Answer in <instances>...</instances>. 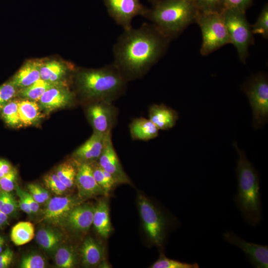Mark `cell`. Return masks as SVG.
I'll return each instance as SVG.
<instances>
[{"label":"cell","mask_w":268,"mask_h":268,"mask_svg":"<svg viewBox=\"0 0 268 268\" xmlns=\"http://www.w3.org/2000/svg\"><path fill=\"white\" fill-rule=\"evenodd\" d=\"M171 40L151 24L124 30L113 48V64L127 81L141 77L161 58Z\"/></svg>","instance_id":"obj_1"},{"label":"cell","mask_w":268,"mask_h":268,"mask_svg":"<svg viewBox=\"0 0 268 268\" xmlns=\"http://www.w3.org/2000/svg\"><path fill=\"white\" fill-rule=\"evenodd\" d=\"M44 182L48 190L58 196L64 195L69 190L56 173L45 176L44 178Z\"/></svg>","instance_id":"obj_35"},{"label":"cell","mask_w":268,"mask_h":268,"mask_svg":"<svg viewBox=\"0 0 268 268\" xmlns=\"http://www.w3.org/2000/svg\"><path fill=\"white\" fill-rule=\"evenodd\" d=\"M73 94L66 85L52 87L46 90L38 100L39 106L47 112L65 107L73 100Z\"/></svg>","instance_id":"obj_15"},{"label":"cell","mask_w":268,"mask_h":268,"mask_svg":"<svg viewBox=\"0 0 268 268\" xmlns=\"http://www.w3.org/2000/svg\"><path fill=\"white\" fill-rule=\"evenodd\" d=\"M76 78L83 96L111 102L122 94L128 81L113 63L98 69L82 70Z\"/></svg>","instance_id":"obj_4"},{"label":"cell","mask_w":268,"mask_h":268,"mask_svg":"<svg viewBox=\"0 0 268 268\" xmlns=\"http://www.w3.org/2000/svg\"><path fill=\"white\" fill-rule=\"evenodd\" d=\"M148 0L152 3H153L161 0Z\"/></svg>","instance_id":"obj_48"},{"label":"cell","mask_w":268,"mask_h":268,"mask_svg":"<svg viewBox=\"0 0 268 268\" xmlns=\"http://www.w3.org/2000/svg\"><path fill=\"white\" fill-rule=\"evenodd\" d=\"M55 262L60 268H73L77 263V256L71 246L60 245L55 251Z\"/></svg>","instance_id":"obj_28"},{"label":"cell","mask_w":268,"mask_h":268,"mask_svg":"<svg viewBox=\"0 0 268 268\" xmlns=\"http://www.w3.org/2000/svg\"><path fill=\"white\" fill-rule=\"evenodd\" d=\"M227 8L237 9L244 12L251 5L254 0H224Z\"/></svg>","instance_id":"obj_40"},{"label":"cell","mask_w":268,"mask_h":268,"mask_svg":"<svg viewBox=\"0 0 268 268\" xmlns=\"http://www.w3.org/2000/svg\"><path fill=\"white\" fill-rule=\"evenodd\" d=\"M253 34H259L264 38H268V5L262 8L255 23L251 25Z\"/></svg>","instance_id":"obj_34"},{"label":"cell","mask_w":268,"mask_h":268,"mask_svg":"<svg viewBox=\"0 0 268 268\" xmlns=\"http://www.w3.org/2000/svg\"><path fill=\"white\" fill-rule=\"evenodd\" d=\"M247 96L253 114V127L261 128L268 119V79L267 75L259 72L252 76L242 86Z\"/></svg>","instance_id":"obj_7"},{"label":"cell","mask_w":268,"mask_h":268,"mask_svg":"<svg viewBox=\"0 0 268 268\" xmlns=\"http://www.w3.org/2000/svg\"><path fill=\"white\" fill-rule=\"evenodd\" d=\"M106 135L94 132L90 138L74 151L73 157L79 163L97 161L104 148Z\"/></svg>","instance_id":"obj_16"},{"label":"cell","mask_w":268,"mask_h":268,"mask_svg":"<svg viewBox=\"0 0 268 268\" xmlns=\"http://www.w3.org/2000/svg\"><path fill=\"white\" fill-rule=\"evenodd\" d=\"M43 62L32 60L26 62L10 80L18 88L26 87L40 78Z\"/></svg>","instance_id":"obj_19"},{"label":"cell","mask_w":268,"mask_h":268,"mask_svg":"<svg viewBox=\"0 0 268 268\" xmlns=\"http://www.w3.org/2000/svg\"><path fill=\"white\" fill-rule=\"evenodd\" d=\"M66 85L62 81L49 82L40 78L30 85L20 89L18 94L29 100L38 101L41 96L48 89L59 85Z\"/></svg>","instance_id":"obj_25"},{"label":"cell","mask_w":268,"mask_h":268,"mask_svg":"<svg viewBox=\"0 0 268 268\" xmlns=\"http://www.w3.org/2000/svg\"><path fill=\"white\" fill-rule=\"evenodd\" d=\"M15 190L19 199L18 201V207L25 213L28 214H32V212L30 210L26 200L17 188V186L15 188Z\"/></svg>","instance_id":"obj_44"},{"label":"cell","mask_w":268,"mask_h":268,"mask_svg":"<svg viewBox=\"0 0 268 268\" xmlns=\"http://www.w3.org/2000/svg\"><path fill=\"white\" fill-rule=\"evenodd\" d=\"M223 238L228 243L243 251L251 264L257 268H268V247L247 242L232 231L223 233Z\"/></svg>","instance_id":"obj_12"},{"label":"cell","mask_w":268,"mask_h":268,"mask_svg":"<svg viewBox=\"0 0 268 268\" xmlns=\"http://www.w3.org/2000/svg\"><path fill=\"white\" fill-rule=\"evenodd\" d=\"M179 119L178 112L163 104H153L149 110V119L159 130H168L173 128Z\"/></svg>","instance_id":"obj_18"},{"label":"cell","mask_w":268,"mask_h":268,"mask_svg":"<svg viewBox=\"0 0 268 268\" xmlns=\"http://www.w3.org/2000/svg\"><path fill=\"white\" fill-rule=\"evenodd\" d=\"M17 89L11 80L0 86V112L3 107L18 93Z\"/></svg>","instance_id":"obj_37"},{"label":"cell","mask_w":268,"mask_h":268,"mask_svg":"<svg viewBox=\"0 0 268 268\" xmlns=\"http://www.w3.org/2000/svg\"><path fill=\"white\" fill-rule=\"evenodd\" d=\"M138 204L147 235L153 244L162 247L166 238L168 219L157 206L142 195L138 196Z\"/></svg>","instance_id":"obj_8"},{"label":"cell","mask_w":268,"mask_h":268,"mask_svg":"<svg viewBox=\"0 0 268 268\" xmlns=\"http://www.w3.org/2000/svg\"><path fill=\"white\" fill-rule=\"evenodd\" d=\"M133 139L148 140L158 135L159 130L148 119L140 118L133 120L130 126Z\"/></svg>","instance_id":"obj_23"},{"label":"cell","mask_w":268,"mask_h":268,"mask_svg":"<svg viewBox=\"0 0 268 268\" xmlns=\"http://www.w3.org/2000/svg\"><path fill=\"white\" fill-rule=\"evenodd\" d=\"M98 162L103 169L112 176L116 184L131 183L122 167L114 148L111 133L106 135L104 148Z\"/></svg>","instance_id":"obj_13"},{"label":"cell","mask_w":268,"mask_h":268,"mask_svg":"<svg viewBox=\"0 0 268 268\" xmlns=\"http://www.w3.org/2000/svg\"><path fill=\"white\" fill-rule=\"evenodd\" d=\"M18 113L20 125L25 126L33 124L41 117L39 104L27 99L19 101Z\"/></svg>","instance_id":"obj_24"},{"label":"cell","mask_w":268,"mask_h":268,"mask_svg":"<svg viewBox=\"0 0 268 268\" xmlns=\"http://www.w3.org/2000/svg\"><path fill=\"white\" fill-rule=\"evenodd\" d=\"M75 185L78 191V197L82 200L99 195H105L103 190L94 177L90 163H79L77 169Z\"/></svg>","instance_id":"obj_14"},{"label":"cell","mask_w":268,"mask_h":268,"mask_svg":"<svg viewBox=\"0 0 268 268\" xmlns=\"http://www.w3.org/2000/svg\"><path fill=\"white\" fill-rule=\"evenodd\" d=\"M13 168L9 162L0 158V178L9 173Z\"/></svg>","instance_id":"obj_45"},{"label":"cell","mask_w":268,"mask_h":268,"mask_svg":"<svg viewBox=\"0 0 268 268\" xmlns=\"http://www.w3.org/2000/svg\"><path fill=\"white\" fill-rule=\"evenodd\" d=\"M17 188L26 200L32 213L38 212L40 208V204L33 198L29 192L24 191L18 186H17Z\"/></svg>","instance_id":"obj_41"},{"label":"cell","mask_w":268,"mask_h":268,"mask_svg":"<svg viewBox=\"0 0 268 268\" xmlns=\"http://www.w3.org/2000/svg\"><path fill=\"white\" fill-rule=\"evenodd\" d=\"M94 206L82 203L76 206L69 213L65 226L78 232L87 231L93 222Z\"/></svg>","instance_id":"obj_17"},{"label":"cell","mask_w":268,"mask_h":268,"mask_svg":"<svg viewBox=\"0 0 268 268\" xmlns=\"http://www.w3.org/2000/svg\"><path fill=\"white\" fill-rule=\"evenodd\" d=\"M46 262L44 258L37 254H30L24 256L21 260L20 268H44Z\"/></svg>","instance_id":"obj_38"},{"label":"cell","mask_w":268,"mask_h":268,"mask_svg":"<svg viewBox=\"0 0 268 268\" xmlns=\"http://www.w3.org/2000/svg\"><path fill=\"white\" fill-rule=\"evenodd\" d=\"M37 243L44 250L55 252L61 245L64 239L63 233L58 229L52 227H42L36 234Z\"/></svg>","instance_id":"obj_21"},{"label":"cell","mask_w":268,"mask_h":268,"mask_svg":"<svg viewBox=\"0 0 268 268\" xmlns=\"http://www.w3.org/2000/svg\"><path fill=\"white\" fill-rule=\"evenodd\" d=\"M200 12L222 13L227 8L224 0H192Z\"/></svg>","instance_id":"obj_32"},{"label":"cell","mask_w":268,"mask_h":268,"mask_svg":"<svg viewBox=\"0 0 268 268\" xmlns=\"http://www.w3.org/2000/svg\"><path fill=\"white\" fill-rule=\"evenodd\" d=\"M18 102L19 100L12 99L7 103L0 111L3 120L10 127L21 126L18 113Z\"/></svg>","instance_id":"obj_30"},{"label":"cell","mask_w":268,"mask_h":268,"mask_svg":"<svg viewBox=\"0 0 268 268\" xmlns=\"http://www.w3.org/2000/svg\"><path fill=\"white\" fill-rule=\"evenodd\" d=\"M151 268H198V263L182 262L166 257L161 254L159 259L150 267Z\"/></svg>","instance_id":"obj_33"},{"label":"cell","mask_w":268,"mask_h":268,"mask_svg":"<svg viewBox=\"0 0 268 268\" xmlns=\"http://www.w3.org/2000/svg\"><path fill=\"white\" fill-rule=\"evenodd\" d=\"M8 221V216L0 210V227L5 225Z\"/></svg>","instance_id":"obj_46"},{"label":"cell","mask_w":268,"mask_h":268,"mask_svg":"<svg viewBox=\"0 0 268 268\" xmlns=\"http://www.w3.org/2000/svg\"><path fill=\"white\" fill-rule=\"evenodd\" d=\"M13 253L9 248L6 249L0 254V268L9 267L13 260Z\"/></svg>","instance_id":"obj_42"},{"label":"cell","mask_w":268,"mask_h":268,"mask_svg":"<svg viewBox=\"0 0 268 268\" xmlns=\"http://www.w3.org/2000/svg\"><path fill=\"white\" fill-rule=\"evenodd\" d=\"M118 114L111 102L97 101L87 109V114L94 130L103 134L111 133Z\"/></svg>","instance_id":"obj_11"},{"label":"cell","mask_w":268,"mask_h":268,"mask_svg":"<svg viewBox=\"0 0 268 268\" xmlns=\"http://www.w3.org/2000/svg\"><path fill=\"white\" fill-rule=\"evenodd\" d=\"M195 22L200 26L202 34L200 50L201 55L207 56L225 45L231 43L222 13L200 12Z\"/></svg>","instance_id":"obj_5"},{"label":"cell","mask_w":268,"mask_h":268,"mask_svg":"<svg viewBox=\"0 0 268 268\" xmlns=\"http://www.w3.org/2000/svg\"><path fill=\"white\" fill-rule=\"evenodd\" d=\"M233 146L239 158L236 170L238 186L235 202L244 219L250 225L256 226L262 219L260 178L258 172L237 143Z\"/></svg>","instance_id":"obj_3"},{"label":"cell","mask_w":268,"mask_h":268,"mask_svg":"<svg viewBox=\"0 0 268 268\" xmlns=\"http://www.w3.org/2000/svg\"><path fill=\"white\" fill-rule=\"evenodd\" d=\"M5 241L3 237L0 236V254L3 251Z\"/></svg>","instance_id":"obj_47"},{"label":"cell","mask_w":268,"mask_h":268,"mask_svg":"<svg viewBox=\"0 0 268 268\" xmlns=\"http://www.w3.org/2000/svg\"><path fill=\"white\" fill-rule=\"evenodd\" d=\"M78 197H54L47 201L43 210V219L55 226H65L71 211L82 202Z\"/></svg>","instance_id":"obj_10"},{"label":"cell","mask_w":268,"mask_h":268,"mask_svg":"<svg viewBox=\"0 0 268 268\" xmlns=\"http://www.w3.org/2000/svg\"><path fill=\"white\" fill-rule=\"evenodd\" d=\"M246 12L227 8L222 13L231 44L235 47L239 58L245 63L248 56L250 46L254 43L253 34Z\"/></svg>","instance_id":"obj_6"},{"label":"cell","mask_w":268,"mask_h":268,"mask_svg":"<svg viewBox=\"0 0 268 268\" xmlns=\"http://www.w3.org/2000/svg\"><path fill=\"white\" fill-rule=\"evenodd\" d=\"M17 170L13 168L7 175L0 178V192H11L16 188Z\"/></svg>","instance_id":"obj_39"},{"label":"cell","mask_w":268,"mask_h":268,"mask_svg":"<svg viewBox=\"0 0 268 268\" xmlns=\"http://www.w3.org/2000/svg\"><path fill=\"white\" fill-rule=\"evenodd\" d=\"M103 1L110 16L124 30L132 28L133 18L138 15L143 17L148 9L140 0H103Z\"/></svg>","instance_id":"obj_9"},{"label":"cell","mask_w":268,"mask_h":268,"mask_svg":"<svg viewBox=\"0 0 268 268\" xmlns=\"http://www.w3.org/2000/svg\"><path fill=\"white\" fill-rule=\"evenodd\" d=\"M77 169L70 162H64L57 168L56 174L69 190L75 185Z\"/></svg>","instance_id":"obj_31"},{"label":"cell","mask_w":268,"mask_h":268,"mask_svg":"<svg viewBox=\"0 0 268 268\" xmlns=\"http://www.w3.org/2000/svg\"><path fill=\"white\" fill-rule=\"evenodd\" d=\"M10 192H0V210L7 215H12L17 210L18 205Z\"/></svg>","instance_id":"obj_36"},{"label":"cell","mask_w":268,"mask_h":268,"mask_svg":"<svg viewBox=\"0 0 268 268\" xmlns=\"http://www.w3.org/2000/svg\"><path fill=\"white\" fill-rule=\"evenodd\" d=\"M34 236V226L29 221L19 222L13 226L10 233L11 241L16 246L29 242Z\"/></svg>","instance_id":"obj_26"},{"label":"cell","mask_w":268,"mask_h":268,"mask_svg":"<svg viewBox=\"0 0 268 268\" xmlns=\"http://www.w3.org/2000/svg\"><path fill=\"white\" fill-rule=\"evenodd\" d=\"M27 188L29 193L38 203L42 204L46 202L38 191L37 184H30L28 185Z\"/></svg>","instance_id":"obj_43"},{"label":"cell","mask_w":268,"mask_h":268,"mask_svg":"<svg viewBox=\"0 0 268 268\" xmlns=\"http://www.w3.org/2000/svg\"><path fill=\"white\" fill-rule=\"evenodd\" d=\"M94 177L97 184L103 190L105 195H107L116 184L112 176L103 169L98 161L90 163Z\"/></svg>","instance_id":"obj_29"},{"label":"cell","mask_w":268,"mask_h":268,"mask_svg":"<svg viewBox=\"0 0 268 268\" xmlns=\"http://www.w3.org/2000/svg\"><path fill=\"white\" fill-rule=\"evenodd\" d=\"M67 71L66 66L59 62H43L40 70V78L49 82L60 81L65 76Z\"/></svg>","instance_id":"obj_27"},{"label":"cell","mask_w":268,"mask_h":268,"mask_svg":"<svg viewBox=\"0 0 268 268\" xmlns=\"http://www.w3.org/2000/svg\"><path fill=\"white\" fill-rule=\"evenodd\" d=\"M80 254L82 265L85 267H94L102 261L104 257L102 246L91 237L84 240Z\"/></svg>","instance_id":"obj_20"},{"label":"cell","mask_w":268,"mask_h":268,"mask_svg":"<svg viewBox=\"0 0 268 268\" xmlns=\"http://www.w3.org/2000/svg\"><path fill=\"white\" fill-rule=\"evenodd\" d=\"M199 12L192 0H161L152 3L143 17L172 40L195 22Z\"/></svg>","instance_id":"obj_2"},{"label":"cell","mask_w":268,"mask_h":268,"mask_svg":"<svg viewBox=\"0 0 268 268\" xmlns=\"http://www.w3.org/2000/svg\"><path fill=\"white\" fill-rule=\"evenodd\" d=\"M92 224L100 235L104 238L108 237L111 231V225L106 201L101 200L94 206Z\"/></svg>","instance_id":"obj_22"}]
</instances>
